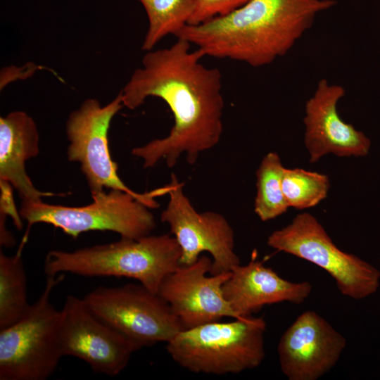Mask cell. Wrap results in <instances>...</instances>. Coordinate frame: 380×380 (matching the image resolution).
<instances>
[{"mask_svg": "<svg viewBox=\"0 0 380 380\" xmlns=\"http://www.w3.org/2000/svg\"><path fill=\"white\" fill-rule=\"evenodd\" d=\"M191 44L177 38L168 48L151 50L142 59L121 90L124 107L141 106L148 97L163 100L174 118V125L164 138L135 147L132 154L145 168L160 160L174 167L185 153L189 164L199 154L215 146L222 133L224 99L219 69L201 63L204 55L191 51Z\"/></svg>", "mask_w": 380, "mask_h": 380, "instance_id": "6da1fadb", "label": "cell"}, {"mask_svg": "<svg viewBox=\"0 0 380 380\" xmlns=\"http://www.w3.org/2000/svg\"><path fill=\"white\" fill-rule=\"evenodd\" d=\"M335 0H250L232 13L175 36L197 47L204 56L269 65L286 55L310 28L316 15Z\"/></svg>", "mask_w": 380, "mask_h": 380, "instance_id": "7a4b0ae2", "label": "cell"}, {"mask_svg": "<svg viewBox=\"0 0 380 380\" xmlns=\"http://www.w3.org/2000/svg\"><path fill=\"white\" fill-rule=\"evenodd\" d=\"M181 256L174 236L149 234L137 239L121 237L73 251L53 250L47 253L44 268L46 276L68 272L89 277L131 278L158 293L165 277L181 265Z\"/></svg>", "mask_w": 380, "mask_h": 380, "instance_id": "3957f363", "label": "cell"}, {"mask_svg": "<svg viewBox=\"0 0 380 380\" xmlns=\"http://www.w3.org/2000/svg\"><path fill=\"white\" fill-rule=\"evenodd\" d=\"M266 322L252 315L184 329L166 349L180 367L194 373L222 375L258 367L265 357Z\"/></svg>", "mask_w": 380, "mask_h": 380, "instance_id": "277c9868", "label": "cell"}, {"mask_svg": "<svg viewBox=\"0 0 380 380\" xmlns=\"http://www.w3.org/2000/svg\"><path fill=\"white\" fill-rule=\"evenodd\" d=\"M63 278L46 276L44 291L26 315L0 330V380H45L54 373L62 357L57 343L60 310L50 298Z\"/></svg>", "mask_w": 380, "mask_h": 380, "instance_id": "5b68a950", "label": "cell"}, {"mask_svg": "<svg viewBox=\"0 0 380 380\" xmlns=\"http://www.w3.org/2000/svg\"><path fill=\"white\" fill-rule=\"evenodd\" d=\"M123 107L121 91L103 106L96 99L84 100L66 121L68 158L80 163L91 196L104 189H119L135 196L148 208H156V198L168 193L169 185L144 194L133 191L118 176L117 163L110 156L108 130L113 118Z\"/></svg>", "mask_w": 380, "mask_h": 380, "instance_id": "8992f818", "label": "cell"}, {"mask_svg": "<svg viewBox=\"0 0 380 380\" xmlns=\"http://www.w3.org/2000/svg\"><path fill=\"white\" fill-rule=\"evenodd\" d=\"M91 197L90 204L80 207L42 201L22 203L20 214L29 226L51 224L72 238L89 231H110L123 238L137 239L151 234L156 226L150 208L129 193L110 189Z\"/></svg>", "mask_w": 380, "mask_h": 380, "instance_id": "52a82bcc", "label": "cell"}, {"mask_svg": "<svg viewBox=\"0 0 380 380\" xmlns=\"http://www.w3.org/2000/svg\"><path fill=\"white\" fill-rule=\"evenodd\" d=\"M267 245L310 262L328 272L340 293L355 300L374 294L379 286L380 272L360 258L336 246L322 225L309 213L296 215L282 229L274 231Z\"/></svg>", "mask_w": 380, "mask_h": 380, "instance_id": "ba28073f", "label": "cell"}, {"mask_svg": "<svg viewBox=\"0 0 380 380\" xmlns=\"http://www.w3.org/2000/svg\"><path fill=\"white\" fill-rule=\"evenodd\" d=\"M89 309L137 350L169 342L184 328L167 303L144 286H100L84 298Z\"/></svg>", "mask_w": 380, "mask_h": 380, "instance_id": "9c48e42d", "label": "cell"}, {"mask_svg": "<svg viewBox=\"0 0 380 380\" xmlns=\"http://www.w3.org/2000/svg\"><path fill=\"white\" fill-rule=\"evenodd\" d=\"M170 185L169 201L160 220L168 224L181 248V265L193 264L203 252L212 256L210 274L229 272L240 265L234 251V232L227 220L217 212H198L174 173Z\"/></svg>", "mask_w": 380, "mask_h": 380, "instance_id": "30bf717a", "label": "cell"}, {"mask_svg": "<svg viewBox=\"0 0 380 380\" xmlns=\"http://www.w3.org/2000/svg\"><path fill=\"white\" fill-rule=\"evenodd\" d=\"M60 353L87 363L96 373L115 376L127 366L134 346L97 317L83 298L69 295L57 327Z\"/></svg>", "mask_w": 380, "mask_h": 380, "instance_id": "8fae6325", "label": "cell"}, {"mask_svg": "<svg viewBox=\"0 0 380 380\" xmlns=\"http://www.w3.org/2000/svg\"><path fill=\"white\" fill-rule=\"evenodd\" d=\"M212 263L211 258L201 255L193 264L179 266L159 286L158 295L167 303L184 329L225 317L241 318L223 295L222 286L231 272L210 274Z\"/></svg>", "mask_w": 380, "mask_h": 380, "instance_id": "7c38bea8", "label": "cell"}, {"mask_svg": "<svg viewBox=\"0 0 380 380\" xmlns=\"http://www.w3.org/2000/svg\"><path fill=\"white\" fill-rule=\"evenodd\" d=\"M346 340L313 310L300 314L281 335L277 353L289 380H316L338 362Z\"/></svg>", "mask_w": 380, "mask_h": 380, "instance_id": "4fadbf2b", "label": "cell"}, {"mask_svg": "<svg viewBox=\"0 0 380 380\" xmlns=\"http://www.w3.org/2000/svg\"><path fill=\"white\" fill-rule=\"evenodd\" d=\"M345 94L342 86L329 84L327 79H321L313 96L307 101L304 143L310 163H316L328 153L338 157L367 155L370 139L345 122L338 113L337 103Z\"/></svg>", "mask_w": 380, "mask_h": 380, "instance_id": "5bb4252c", "label": "cell"}, {"mask_svg": "<svg viewBox=\"0 0 380 380\" xmlns=\"http://www.w3.org/2000/svg\"><path fill=\"white\" fill-rule=\"evenodd\" d=\"M312 289L310 282L288 281L253 260L234 267L222 286L224 297L239 317L252 315L267 305L281 302L300 305Z\"/></svg>", "mask_w": 380, "mask_h": 380, "instance_id": "9a60e30c", "label": "cell"}, {"mask_svg": "<svg viewBox=\"0 0 380 380\" xmlns=\"http://www.w3.org/2000/svg\"><path fill=\"white\" fill-rule=\"evenodd\" d=\"M39 141L37 125L27 113L15 110L0 118V180L11 184L22 203L54 196L37 189L25 170L26 161L39 153Z\"/></svg>", "mask_w": 380, "mask_h": 380, "instance_id": "2e32d148", "label": "cell"}, {"mask_svg": "<svg viewBox=\"0 0 380 380\" xmlns=\"http://www.w3.org/2000/svg\"><path fill=\"white\" fill-rule=\"evenodd\" d=\"M27 300V276L20 253L8 256L0 252V330L23 318Z\"/></svg>", "mask_w": 380, "mask_h": 380, "instance_id": "e0dca14e", "label": "cell"}, {"mask_svg": "<svg viewBox=\"0 0 380 380\" xmlns=\"http://www.w3.org/2000/svg\"><path fill=\"white\" fill-rule=\"evenodd\" d=\"M138 1L144 6L148 21L141 46L146 51L153 50L165 37L175 35L187 25L196 6V0Z\"/></svg>", "mask_w": 380, "mask_h": 380, "instance_id": "ac0fdd59", "label": "cell"}, {"mask_svg": "<svg viewBox=\"0 0 380 380\" xmlns=\"http://www.w3.org/2000/svg\"><path fill=\"white\" fill-rule=\"evenodd\" d=\"M284 169L279 155L270 152L262 158L256 171L254 211L262 221L274 219L289 208L281 187Z\"/></svg>", "mask_w": 380, "mask_h": 380, "instance_id": "d6986e66", "label": "cell"}, {"mask_svg": "<svg viewBox=\"0 0 380 380\" xmlns=\"http://www.w3.org/2000/svg\"><path fill=\"white\" fill-rule=\"evenodd\" d=\"M329 186L325 175L300 168L284 169L281 187L289 207L302 210L315 206L327 197Z\"/></svg>", "mask_w": 380, "mask_h": 380, "instance_id": "ffe728a7", "label": "cell"}, {"mask_svg": "<svg viewBox=\"0 0 380 380\" xmlns=\"http://www.w3.org/2000/svg\"><path fill=\"white\" fill-rule=\"evenodd\" d=\"M250 0H196L194 13L188 25H197L216 17L226 15Z\"/></svg>", "mask_w": 380, "mask_h": 380, "instance_id": "44dd1931", "label": "cell"}, {"mask_svg": "<svg viewBox=\"0 0 380 380\" xmlns=\"http://www.w3.org/2000/svg\"><path fill=\"white\" fill-rule=\"evenodd\" d=\"M12 187L11 184L8 182L0 180V215L10 216L13 219L16 228L21 229L23 227V218L16 209Z\"/></svg>", "mask_w": 380, "mask_h": 380, "instance_id": "7402d4cb", "label": "cell"}, {"mask_svg": "<svg viewBox=\"0 0 380 380\" xmlns=\"http://www.w3.org/2000/svg\"><path fill=\"white\" fill-rule=\"evenodd\" d=\"M6 216L0 215V243L4 247L11 248L15 244V241L11 233L6 229Z\"/></svg>", "mask_w": 380, "mask_h": 380, "instance_id": "603a6c76", "label": "cell"}, {"mask_svg": "<svg viewBox=\"0 0 380 380\" xmlns=\"http://www.w3.org/2000/svg\"><path fill=\"white\" fill-rule=\"evenodd\" d=\"M379 262H380V260H379Z\"/></svg>", "mask_w": 380, "mask_h": 380, "instance_id": "cb8c5ba5", "label": "cell"}]
</instances>
